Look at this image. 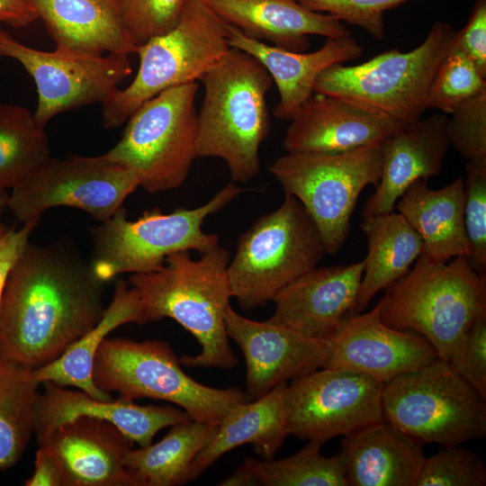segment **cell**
<instances>
[{
	"instance_id": "1",
	"label": "cell",
	"mask_w": 486,
	"mask_h": 486,
	"mask_svg": "<svg viewBox=\"0 0 486 486\" xmlns=\"http://www.w3.org/2000/svg\"><path fill=\"white\" fill-rule=\"evenodd\" d=\"M104 284L68 243H28L0 304V359L31 369L58 358L102 318Z\"/></svg>"
},
{
	"instance_id": "2",
	"label": "cell",
	"mask_w": 486,
	"mask_h": 486,
	"mask_svg": "<svg viewBox=\"0 0 486 486\" xmlns=\"http://www.w3.org/2000/svg\"><path fill=\"white\" fill-rule=\"evenodd\" d=\"M230 258L219 244L198 259L181 251L169 255L159 268L129 279L141 300L144 324L170 318L198 341L199 354L181 356V364L225 370L238 364L225 324L232 298L227 272Z\"/></svg>"
},
{
	"instance_id": "3",
	"label": "cell",
	"mask_w": 486,
	"mask_h": 486,
	"mask_svg": "<svg viewBox=\"0 0 486 486\" xmlns=\"http://www.w3.org/2000/svg\"><path fill=\"white\" fill-rule=\"evenodd\" d=\"M197 158H218L234 183L260 172L259 148L270 130L266 94L273 79L252 55L231 48L201 78Z\"/></svg>"
},
{
	"instance_id": "4",
	"label": "cell",
	"mask_w": 486,
	"mask_h": 486,
	"mask_svg": "<svg viewBox=\"0 0 486 486\" xmlns=\"http://www.w3.org/2000/svg\"><path fill=\"white\" fill-rule=\"evenodd\" d=\"M380 302L384 324L421 335L448 363L468 329L486 316V276L466 256L446 264L432 263L420 254Z\"/></svg>"
},
{
	"instance_id": "5",
	"label": "cell",
	"mask_w": 486,
	"mask_h": 486,
	"mask_svg": "<svg viewBox=\"0 0 486 486\" xmlns=\"http://www.w3.org/2000/svg\"><path fill=\"white\" fill-rule=\"evenodd\" d=\"M456 32L448 22H436L412 50L392 49L358 65H332L318 76L314 93L347 100L399 128L410 126L428 109L432 79L454 47Z\"/></svg>"
},
{
	"instance_id": "6",
	"label": "cell",
	"mask_w": 486,
	"mask_h": 486,
	"mask_svg": "<svg viewBox=\"0 0 486 486\" xmlns=\"http://www.w3.org/2000/svg\"><path fill=\"white\" fill-rule=\"evenodd\" d=\"M325 246L303 205L285 194L238 240L228 266L232 298L247 310L266 305L284 287L318 266Z\"/></svg>"
},
{
	"instance_id": "7",
	"label": "cell",
	"mask_w": 486,
	"mask_h": 486,
	"mask_svg": "<svg viewBox=\"0 0 486 486\" xmlns=\"http://www.w3.org/2000/svg\"><path fill=\"white\" fill-rule=\"evenodd\" d=\"M171 346L162 340L137 342L104 338L93 365V381L100 390L120 398L166 400L192 419L217 426L235 406L248 401L239 388L206 386L187 375Z\"/></svg>"
},
{
	"instance_id": "8",
	"label": "cell",
	"mask_w": 486,
	"mask_h": 486,
	"mask_svg": "<svg viewBox=\"0 0 486 486\" xmlns=\"http://www.w3.org/2000/svg\"><path fill=\"white\" fill-rule=\"evenodd\" d=\"M242 189L230 182L204 204L170 213L145 212L128 219L124 207L92 230V270L106 283L123 273L141 274L159 268L171 254L204 253L219 244L216 234L202 230L205 219L226 207Z\"/></svg>"
},
{
	"instance_id": "9",
	"label": "cell",
	"mask_w": 486,
	"mask_h": 486,
	"mask_svg": "<svg viewBox=\"0 0 486 486\" xmlns=\"http://www.w3.org/2000/svg\"><path fill=\"white\" fill-rule=\"evenodd\" d=\"M230 49L227 23L201 0H187L171 31L138 47L134 79L103 103L104 126L117 128L159 93L201 80Z\"/></svg>"
},
{
	"instance_id": "10",
	"label": "cell",
	"mask_w": 486,
	"mask_h": 486,
	"mask_svg": "<svg viewBox=\"0 0 486 486\" xmlns=\"http://www.w3.org/2000/svg\"><path fill=\"white\" fill-rule=\"evenodd\" d=\"M382 409L385 420L421 446L486 436V400L440 358L385 383Z\"/></svg>"
},
{
	"instance_id": "11",
	"label": "cell",
	"mask_w": 486,
	"mask_h": 486,
	"mask_svg": "<svg viewBox=\"0 0 486 486\" xmlns=\"http://www.w3.org/2000/svg\"><path fill=\"white\" fill-rule=\"evenodd\" d=\"M198 87L197 82L178 86L145 102L127 120L122 139L105 153L148 193L181 186L197 158Z\"/></svg>"
},
{
	"instance_id": "12",
	"label": "cell",
	"mask_w": 486,
	"mask_h": 486,
	"mask_svg": "<svg viewBox=\"0 0 486 486\" xmlns=\"http://www.w3.org/2000/svg\"><path fill=\"white\" fill-rule=\"evenodd\" d=\"M268 170L285 194L303 205L320 233L326 253L335 255L347 238L361 192L379 184L381 142L340 153H287Z\"/></svg>"
},
{
	"instance_id": "13",
	"label": "cell",
	"mask_w": 486,
	"mask_h": 486,
	"mask_svg": "<svg viewBox=\"0 0 486 486\" xmlns=\"http://www.w3.org/2000/svg\"><path fill=\"white\" fill-rule=\"evenodd\" d=\"M138 186L136 176L105 154L50 157L11 189L7 208L23 224L59 206L83 210L101 222Z\"/></svg>"
},
{
	"instance_id": "14",
	"label": "cell",
	"mask_w": 486,
	"mask_h": 486,
	"mask_svg": "<svg viewBox=\"0 0 486 486\" xmlns=\"http://www.w3.org/2000/svg\"><path fill=\"white\" fill-rule=\"evenodd\" d=\"M383 387L367 375L335 368L293 379L283 401L288 434L323 445L383 421Z\"/></svg>"
},
{
	"instance_id": "15",
	"label": "cell",
	"mask_w": 486,
	"mask_h": 486,
	"mask_svg": "<svg viewBox=\"0 0 486 486\" xmlns=\"http://www.w3.org/2000/svg\"><path fill=\"white\" fill-rule=\"evenodd\" d=\"M0 56L19 61L33 78L38 93L34 117L45 127L60 112L104 103L131 73L128 55H90L58 49L30 48L0 28Z\"/></svg>"
},
{
	"instance_id": "16",
	"label": "cell",
	"mask_w": 486,
	"mask_h": 486,
	"mask_svg": "<svg viewBox=\"0 0 486 486\" xmlns=\"http://www.w3.org/2000/svg\"><path fill=\"white\" fill-rule=\"evenodd\" d=\"M381 306L379 302L366 313L348 316L325 339L328 357L322 368L358 373L385 384L438 358L421 335L384 324L380 319Z\"/></svg>"
},
{
	"instance_id": "17",
	"label": "cell",
	"mask_w": 486,
	"mask_h": 486,
	"mask_svg": "<svg viewBox=\"0 0 486 486\" xmlns=\"http://www.w3.org/2000/svg\"><path fill=\"white\" fill-rule=\"evenodd\" d=\"M226 330L240 348L247 365L245 395L255 400L275 387L322 368L328 357L325 339L303 336L285 326L256 321L230 305Z\"/></svg>"
},
{
	"instance_id": "18",
	"label": "cell",
	"mask_w": 486,
	"mask_h": 486,
	"mask_svg": "<svg viewBox=\"0 0 486 486\" xmlns=\"http://www.w3.org/2000/svg\"><path fill=\"white\" fill-rule=\"evenodd\" d=\"M364 269V261L315 267L275 295V310L268 320L326 339L356 313Z\"/></svg>"
},
{
	"instance_id": "19",
	"label": "cell",
	"mask_w": 486,
	"mask_h": 486,
	"mask_svg": "<svg viewBox=\"0 0 486 486\" xmlns=\"http://www.w3.org/2000/svg\"><path fill=\"white\" fill-rule=\"evenodd\" d=\"M41 445L53 453L63 486H135L124 465L134 442L110 421L87 416L68 420Z\"/></svg>"
},
{
	"instance_id": "20",
	"label": "cell",
	"mask_w": 486,
	"mask_h": 486,
	"mask_svg": "<svg viewBox=\"0 0 486 486\" xmlns=\"http://www.w3.org/2000/svg\"><path fill=\"white\" fill-rule=\"evenodd\" d=\"M283 146L287 153H340L381 142L393 122L347 100L313 93L290 120Z\"/></svg>"
},
{
	"instance_id": "21",
	"label": "cell",
	"mask_w": 486,
	"mask_h": 486,
	"mask_svg": "<svg viewBox=\"0 0 486 486\" xmlns=\"http://www.w3.org/2000/svg\"><path fill=\"white\" fill-rule=\"evenodd\" d=\"M444 113L421 117L397 128L381 141L382 176L364 205L363 217L392 212L399 198L416 180L437 176L450 146Z\"/></svg>"
},
{
	"instance_id": "22",
	"label": "cell",
	"mask_w": 486,
	"mask_h": 486,
	"mask_svg": "<svg viewBox=\"0 0 486 486\" xmlns=\"http://www.w3.org/2000/svg\"><path fill=\"white\" fill-rule=\"evenodd\" d=\"M43 386L34 429L39 445L63 423L83 416L112 422L140 446L150 445L160 429L192 419L186 411L169 404L140 406L122 398L99 400L50 382Z\"/></svg>"
},
{
	"instance_id": "23",
	"label": "cell",
	"mask_w": 486,
	"mask_h": 486,
	"mask_svg": "<svg viewBox=\"0 0 486 486\" xmlns=\"http://www.w3.org/2000/svg\"><path fill=\"white\" fill-rule=\"evenodd\" d=\"M231 48L243 50L265 67L279 93L274 116L290 121L299 107L314 93L318 76L328 67L360 58L363 47L352 37L328 38L311 52H294L243 34L227 24Z\"/></svg>"
},
{
	"instance_id": "24",
	"label": "cell",
	"mask_w": 486,
	"mask_h": 486,
	"mask_svg": "<svg viewBox=\"0 0 486 486\" xmlns=\"http://www.w3.org/2000/svg\"><path fill=\"white\" fill-rule=\"evenodd\" d=\"M225 23L248 37L273 43L294 52H304L310 35L325 38L351 36L336 16L314 12L297 0H201Z\"/></svg>"
},
{
	"instance_id": "25",
	"label": "cell",
	"mask_w": 486,
	"mask_h": 486,
	"mask_svg": "<svg viewBox=\"0 0 486 486\" xmlns=\"http://www.w3.org/2000/svg\"><path fill=\"white\" fill-rule=\"evenodd\" d=\"M56 48L90 55L136 53L122 0H28Z\"/></svg>"
},
{
	"instance_id": "26",
	"label": "cell",
	"mask_w": 486,
	"mask_h": 486,
	"mask_svg": "<svg viewBox=\"0 0 486 486\" xmlns=\"http://www.w3.org/2000/svg\"><path fill=\"white\" fill-rule=\"evenodd\" d=\"M348 486H415L426 457L421 445L387 420L343 436Z\"/></svg>"
},
{
	"instance_id": "27",
	"label": "cell",
	"mask_w": 486,
	"mask_h": 486,
	"mask_svg": "<svg viewBox=\"0 0 486 486\" xmlns=\"http://www.w3.org/2000/svg\"><path fill=\"white\" fill-rule=\"evenodd\" d=\"M427 180L413 182L395 207L420 236L421 254L432 263L470 255L464 228V177L458 176L441 189L428 188Z\"/></svg>"
},
{
	"instance_id": "28",
	"label": "cell",
	"mask_w": 486,
	"mask_h": 486,
	"mask_svg": "<svg viewBox=\"0 0 486 486\" xmlns=\"http://www.w3.org/2000/svg\"><path fill=\"white\" fill-rule=\"evenodd\" d=\"M286 385L283 383L255 400L231 409L192 462L187 482L195 480L223 454L245 444H251L264 460L273 459L289 435L283 406Z\"/></svg>"
},
{
	"instance_id": "29",
	"label": "cell",
	"mask_w": 486,
	"mask_h": 486,
	"mask_svg": "<svg viewBox=\"0 0 486 486\" xmlns=\"http://www.w3.org/2000/svg\"><path fill=\"white\" fill-rule=\"evenodd\" d=\"M134 322L143 325V309L138 292L118 280L113 298L97 324L58 358L33 369V376L40 384L50 382L60 386H74L99 400H112L109 392L100 390L93 381V365L96 352L106 336L117 327Z\"/></svg>"
},
{
	"instance_id": "30",
	"label": "cell",
	"mask_w": 486,
	"mask_h": 486,
	"mask_svg": "<svg viewBox=\"0 0 486 486\" xmlns=\"http://www.w3.org/2000/svg\"><path fill=\"white\" fill-rule=\"evenodd\" d=\"M361 229L367 241V255L363 260L356 313L363 311L376 293L405 275L423 248L420 236L400 213L364 218Z\"/></svg>"
},
{
	"instance_id": "31",
	"label": "cell",
	"mask_w": 486,
	"mask_h": 486,
	"mask_svg": "<svg viewBox=\"0 0 486 486\" xmlns=\"http://www.w3.org/2000/svg\"><path fill=\"white\" fill-rule=\"evenodd\" d=\"M216 426L189 419L171 427L158 443L131 448L124 465L135 486H175L187 482L189 467Z\"/></svg>"
},
{
	"instance_id": "32",
	"label": "cell",
	"mask_w": 486,
	"mask_h": 486,
	"mask_svg": "<svg viewBox=\"0 0 486 486\" xmlns=\"http://www.w3.org/2000/svg\"><path fill=\"white\" fill-rule=\"evenodd\" d=\"M39 384L33 369L0 359V469L20 459L34 432Z\"/></svg>"
},
{
	"instance_id": "33",
	"label": "cell",
	"mask_w": 486,
	"mask_h": 486,
	"mask_svg": "<svg viewBox=\"0 0 486 486\" xmlns=\"http://www.w3.org/2000/svg\"><path fill=\"white\" fill-rule=\"evenodd\" d=\"M50 157L48 135L34 114L0 104V189H13Z\"/></svg>"
},
{
	"instance_id": "34",
	"label": "cell",
	"mask_w": 486,
	"mask_h": 486,
	"mask_svg": "<svg viewBox=\"0 0 486 486\" xmlns=\"http://www.w3.org/2000/svg\"><path fill=\"white\" fill-rule=\"evenodd\" d=\"M322 444L309 443L297 453L279 460L246 457L243 464L256 484L266 486H348L341 452L326 457Z\"/></svg>"
},
{
	"instance_id": "35",
	"label": "cell",
	"mask_w": 486,
	"mask_h": 486,
	"mask_svg": "<svg viewBox=\"0 0 486 486\" xmlns=\"http://www.w3.org/2000/svg\"><path fill=\"white\" fill-rule=\"evenodd\" d=\"M484 89L486 77L466 55L454 47L434 75L428 108L452 114L462 103Z\"/></svg>"
},
{
	"instance_id": "36",
	"label": "cell",
	"mask_w": 486,
	"mask_h": 486,
	"mask_svg": "<svg viewBox=\"0 0 486 486\" xmlns=\"http://www.w3.org/2000/svg\"><path fill=\"white\" fill-rule=\"evenodd\" d=\"M486 465L478 452L461 445L425 457L415 486H484Z\"/></svg>"
},
{
	"instance_id": "37",
	"label": "cell",
	"mask_w": 486,
	"mask_h": 486,
	"mask_svg": "<svg viewBox=\"0 0 486 486\" xmlns=\"http://www.w3.org/2000/svg\"><path fill=\"white\" fill-rule=\"evenodd\" d=\"M464 228L473 268L486 276V159L467 161L464 177Z\"/></svg>"
},
{
	"instance_id": "38",
	"label": "cell",
	"mask_w": 486,
	"mask_h": 486,
	"mask_svg": "<svg viewBox=\"0 0 486 486\" xmlns=\"http://www.w3.org/2000/svg\"><path fill=\"white\" fill-rule=\"evenodd\" d=\"M447 120L449 144L467 161L486 159V89L462 103Z\"/></svg>"
},
{
	"instance_id": "39",
	"label": "cell",
	"mask_w": 486,
	"mask_h": 486,
	"mask_svg": "<svg viewBox=\"0 0 486 486\" xmlns=\"http://www.w3.org/2000/svg\"><path fill=\"white\" fill-rule=\"evenodd\" d=\"M187 0H122L125 26L139 47L171 31Z\"/></svg>"
},
{
	"instance_id": "40",
	"label": "cell",
	"mask_w": 486,
	"mask_h": 486,
	"mask_svg": "<svg viewBox=\"0 0 486 486\" xmlns=\"http://www.w3.org/2000/svg\"><path fill=\"white\" fill-rule=\"evenodd\" d=\"M308 9L329 14L361 27L375 40L384 36V13L410 0H297Z\"/></svg>"
},
{
	"instance_id": "41",
	"label": "cell",
	"mask_w": 486,
	"mask_h": 486,
	"mask_svg": "<svg viewBox=\"0 0 486 486\" xmlns=\"http://www.w3.org/2000/svg\"><path fill=\"white\" fill-rule=\"evenodd\" d=\"M448 364L486 400V316L468 329Z\"/></svg>"
},
{
	"instance_id": "42",
	"label": "cell",
	"mask_w": 486,
	"mask_h": 486,
	"mask_svg": "<svg viewBox=\"0 0 486 486\" xmlns=\"http://www.w3.org/2000/svg\"><path fill=\"white\" fill-rule=\"evenodd\" d=\"M454 48L486 77V0H475L466 24L456 32Z\"/></svg>"
},
{
	"instance_id": "43",
	"label": "cell",
	"mask_w": 486,
	"mask_h": 486,
	"mask_svg": "<svg viewBox=\"0 0 486 486\" xmlns=\"http://www.w3.org/2000/svg\"><path fill=\"white\" fill-rule=\"evenodd\" d=\"M40 220L24 223L21 229L12 227L0 238V304L8 275L29 243Z\"/></svg>"
},
{
	"instance_id": "44",
	"label": "cell",
	"mask_w": 486,
	"mask_h": 486,
	"mask_svg": "<svg viewBox=\"0 0 486 486\" xmlns=\"http://www.w3.org/2000/svg\"><path fill=\"white\" fill-rule=\"evenodd\" d=\"M26 486H63L58 464L48 446H39L36 453L35 470L25 482Z\"/></svg>"
},
{
	"instance_id": "45",
	"label": "cell",
	"mask_w": 486,
	"mask_h": 486,
	"mask_svg": "<svg viewBox=\"0 0 486 486\" xmlns=\"http://www.w3.org/2000/svg\"><path fill=\"white\" fill-rule=\"evenodd\" d=\"M38 18L28 0H0V22L13 27H24Z\"/></svg>"
},
{
	"instance_id": "46",
	"label": "cell",
	"mask_w": 486,
	"mask_h": 486,
	"mask_svg": "<svg viewBox=\"0 0 486 486\" xmlns=\"http://www.w3.org/2000/svg\"><path fill=\"white\" fill-rule=\"evenodd\" d=\"M256 482L253 475L248 467L242 464L234 473L225 479L220 485L222 486H241V485H254Z\"/></svg>"
},
{
	"instance_id": "47",
	"label": "cell",
	"mask_w": 486,
	"mask_h": 486,
	"mask_svg": "<svg viewBox=\"0 0 486 486\" xmlns=\"http://www.w3.org/2000/svg\"><path fill=\"white\" fill-rule=\"evenodd\" d=\"M9 194L6 190L0 189V216L7 207ZM8 228L0 220V238L7 231Z\"/></svg>"
}]
</instances>
